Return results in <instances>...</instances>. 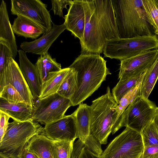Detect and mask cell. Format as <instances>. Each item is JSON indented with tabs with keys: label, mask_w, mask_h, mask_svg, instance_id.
<instances>
[{
	"label": "cell",
	"mask_w": 158,
	"mask_h": 158,
	"mask_svg": "<svg viewBox=\"0 0 158 158\" xmlns=\"http://www.w3.org/2000/svg\"><path fill=\"white\" fill-rule=\"evenodd\" d=\"M77 89L76 73L73 69L70 68L57 93L62 97L70 100L75 93Z\"/></svg>",
	"instance_id": "484cf974"
},
{
	"label": "cell",
	"mask_w": 158,
	"mask_h": 158,
	"mask_svg": "<svg viewBox=\"0 0 158 158\" xmlns=\"http://www.w3.org/2000/svg\"><path fill=\"white\" fill-rule=\"evenodd\" d=\"M141 158H158V146L144 147Z\"/></svg>",
	"instance_id": "d590c367"
},
{
	"label": "cell",
	"mask_w": 158,
	"mask_h": 158,
	"mask_svg": "<svg viewBox=\"0 0 158 158\" xmlns=\"http://www.w3.org/2000/svg\"><path fill=\"white\" fill-rule=\"evenodd\" d=\"M85 16L81 53L100 54L109 40L119 38L111 0H83Z\"/></svg>",
	"instance_id": "6da1fadb"
},
{
	"label": "cell",
	"mask_w": 158,
	"mask_h": 158,
	"mask_svg": "<svg viewBox=\"0 0 158 158\" xmlns=\"http://www.w3.org/2000/svg\"><path fill=\"white\" fill-rule=\"evenodd\" d=\"M158 79V56L152 64L145 72L141 81L140 96L147 99Z\"/></svg>",
	"instance_id": "603a6c76"
},
{
	"label": "cell",
	"mask_w": 158,
	"mask_h": 158,
	"mask_svg": "<svg viewBox=\"0 0 158 158\" xmlns=\"http://www.w3.org/2000/svg\"><path fill=\"white\" fill-rule=\"evenodd\" d=\"M85 146V143L78 138V140L73 143L70 158H78L82 149Z\"/></svg>",
	"instance_id": "8d00e7d4"
},
{
	"label": "cell",
	"mask_w": 158,
	"mask_h": 158,
	"mask_svg": "<svg viewBox=\"0 0 158 158\" xmlns=\"http://www.w3.org/2000/svg\"><path fill=\"white\" fill-rule=\"evenodd\" d=\"M42 85L55 73L61 70L60 64L48 52L40 56L35 64Z\"/></svg>",
	"instance_id": "7402d4cb"
},
{
	"label": "cell",
	"mask_w": 158,
	"mask_h": 158,
	"mask_svg": "<svg viewBox=\"0 0 158 158\" xmlns=\"http://www.w3.org/2000/svg\"><path fill=\"white\" fill-rule=\"evenodd\" d=\"M86 146L93 153L98 156H101L103 151L101 143L90 134L84 142Z\"/></svg>",
	"instance_id": "d6a6232c"
},
{
	"label": "cell",
	"mask_w": 158,
	"mask_h": 158,
	"mask_svg": "<svg viewBox=\"0 0 158 158\" xmlns=\"http://www.w3.org/2000/svg\"><path fill=\"white\" fill-rule=\"evenodd\" d=\"M43 134L52 140L73 141L77 138L75 119L72 114L45 125Z\"/></svg>",
	"instance_id": "7c38bea8"
},
{
	"label": "cell",
	"mask_w": 158,
	"mask_h": 158,
	"mask_svg": "<svg viewBox=\"0 0 158 158\" xmlns=\"http://www.w3.org/2000/svg\"><path fill=\"white\" fill-rule=\"evenodd\" d=\"M70 69V68L69 67L62 69L42 85L38 99H41L57 93Z\"/></svg>",
	"instance_id": "cb8c5ba5"
},
{
	"label": "cell",
	"mask_w": 158,
	"mask_h": 158,
	"mask_svg": "<svg viewBox=\"0 0 158 158\" xmlns=\"http://www.w3.org/2000/svg\"><path fill=\"white\" fill-rule=\"evenodd\" d=\"M71 106L69 99L57 93L38 99L33 107L32 120L45 125L63 118Z\"/></svg>",
	"instance_id": "9c48e42d"
},
{
	"label": "cell",
	"mask_w": 158,
	"mask_h": 158,
	"mask_svg": "<svg viewBox=\"0 0 158 158\" xmlns=\"http://www.w3.org/2000/svg\"><path fill=\"white\" fill-rule=\"evenodd\" d=\"M11 14L24 16L42 27L46 33L52 23L47 5L40 0H11Z\"/></svg>",
	"instance_id": "30bf717a"
},
{
	"label": "cell",
	"mask_w": 158,
	"mask_h": 158,
	"mask_svg": "<svg viewBox=\"0 0 158 158\" xmlns=\"http://www.w3.org/2000/svg\"><path fill=\"white\" fill-rule=\"evenodd\" d=\"M118 104L111 94L109 86L106 93L92 102L90 134L101 144H106L116 120L115 108Z\"/></svg>",
	"instance_id": "277c9868"
},
{
	"label": "cell",
	"mask_w": 158,
	"mask_h": 158,
	"mask_svg": "<svg viewBox=\"0 0 158 158\" xmlns=\"http://www.w3.org/2000/svg\"><path fill=\"white\" fill-rule=\"evenodd\" d=\"M157 49H158V48H157Z\"/></svg>",
	"instance_id": "b9f144b4"
},
{
	"label": "cell",
	"mask_w": 158,
	"mask_h": 158,
	"mask_svg": "<svg viewBox=\"0 0 158 158\" xmlns=\"http://www.w3.org/2000/svg\"><path fill=\"white\" fill-rule=\"evenodd\" d=\"M11 27L14 33L26 38L36 39L42 34L46 33L40 26L31 19L18 15L15 19Z\"/></svg>",
	"instance_id": "ac0fdd59"
},
{
	"label": "cell",
	"mask_w": 158,
	"mask_h": 158,
	"mask_svg": "<svg viewBox=\"0 0 158 158\" xmlns=\"http://www.w3.org/2000/svg\"><path fill=\"white\" fill-rule=\"evenodd\" d=\"M64 23L66 29L70 31L80 42L84 35L85 16L83 0H73L64 16Z\"/></svg>",
	"instance_id": "5bb4252c"
},
{
	"label": "cell",
	"mask_w": 158,
	"mask_h": 158,
	"mask_svg": "<svg viewBox=\"0 0 158 158\" xmlns=\"http://www.w3.org/2000/svg\"><path fill=\"white\" fill-rule=\"evenodd\" d=\"M145 72L133 77L119 80L112 89V96L118 105L122 98L141 81Z\"/></svg>",
	"instance_id": "d4e9b609"
},
{
	"label": "cell",
	"mask_w": 158,
	"mask_h": 158,
	"mask_svg": "<svg viewBox=\"0 0 158 158\" xmlns=\"http://www.w3.org/2000/svg\"><path fill=\"white\" fill-rule=\"evenodd\" d=\"M21 158H38L34 154L28 152L26 148L24 150Z\"/></svg>",
	"instance_id": "f35d334b"
},
{
	"label": "cell",
	"mask_w": 158,
	"mask_h": 158,
	"mask_svg": "<svg viewBox=\"0 0 158 158\" xmlns=\"http://www.w3.org/2000/svg\"><path fill=\"white\" fill-rule=\"evenodd\" d=\"M51 1L52 5L51 10L53 11L54 14L64 18L63 9L64 8L67 9V6H70L73 0H53Z\"/></svg>",
	"instance_id": "836d02e7"
},
{
	"label": "cell",
	"mask_w": 158,
	"mask_h": 158,
	"mask_svg": "<svg viewBox=\"0 0 158 158\" xmlns=\"http://www.w3.org/2000/svg\"><path fill=\"white\" fill-rule=\"evenodd\" d=\"M157 107L148 99L137 96L113 126L111 133H115L123 127L140 133L152 121Z\"/></svg>",
	"instance_id": "52a82bcc"
},
{
	"label": "cell",
	"mask_w": 158,
	"mask_h": 158,
	"mask_svg": "<svg viewBox=\"0 0 158 158\" xmlns=\"http://www.w3.org/2000/svg\"><path fill=\"white\" fill-rule=\"evenodd\" d=\"M141 82V81L124 95L120 100L119 104L115 108L116 120L114 125L134 99L138 96L140 95V89Z\"/></svg>",
	"instance_id": "4316f807"
},
{
	"label": "cell",
	"mask_w": 158,
	"mask_h": 158,
	"mask_svg": "<svg viewBox=\"0 0 158 158\" xmlns=\"http://www.w3.org/2000/svg\"><path fill=\"white\" fill-rule=\"evenodd\" d=\"M148 18L155 35L158 36V0H142Z\"/></svg>",
	"instance_id": "83f0119b"
},
{
	"label": "cell",
	"mask_w": 158,
	"mask_h": 158,
	"mask_svg": "<svg viewBox=\"0 0 158 158\" xmlns=\"http://www.w3.org/2000/svg\"><path fill=\"white\" fill-rule=\"evenodd\" d=\"M33 109L26 103L11 102L0 98V110L14 120L19 122L32 120Z\"/></svg>",
	"instance_id": "d6986e66"
},
{
	"label": "cell",
	"mask_w": 158,
	"mask_h": 158,
	"mask_svg": "<svg viewBox=\"0 0 158 158\" xmlns=\"http://www.w3.org/2000/svg\"><path fill=\"white\" fill-rule=\"evenodd\" d=\"M0 158H11L9 156L0 152Z\"/></svg>",
	"instance_id": "60d3db41"
},
{
	"label": "cell",
	"mask_w": 158,
	"mask_h": 158,
	"mask_svg": "<svg viewBox=\"0 0 158 158\" xmlns=\"http://www.w3.org/2000/svg\"><path fill=\"white\" fill-rule=\"evenodd\" d=\"M52 24L50 31L32 41L22 42L20 45V48L26 53H31L40 56L48 52L52 43L66 29L64 23L60 25L53 23Z\"/></svg>",
	"instance_id": "9a60e30c"
},
{
	"label": "cell",
	"mask_w": 158,
	"mask_h": 158,
	"mask_svg": "<svg viewBox=\"0 0 158 158\" xmlns=\"http://www.w3.org/2000/svg\"><path fill=\"white\" fill-rule=\"evenodd\" d=\"M152 121L158 131V107H157Z\"/></svg>",
	"instance_id": "ab89813d"
},
{
	"label": "cell",
	"mask_w": 158,
	"mask_h": 158,
	"mask_svg": "<svg viewBox=\"0 0 158 158\" xmlns=\"http://www.w3.org/2000/svg\"><path fill=\"white\" fill-rule=\"evenodd\" d=\"M0 43L10 48L15 59L18 51L15 38L9 21L6 3L2 1L0 6Z\"/></svg>",
	"instance_id": "e0dca14e"
},
{
	"label": "cell",
	"mask_w": 158,
	"mask_h": 158,
	"mask_svg": "<svg viewBox=\"0 0 158 158\" xmlns=\"http://www.w3.org/2000/svg\"><path fill=\"white\" fill-rule=\"evenodd\" d=\"M119 38L155 35L142 0H111Z\"/></svg>",
	"instance_id": "3957f363"
},
{
	"label": "cell",
	"mask_w": 158,
	"mask_h": 158,
	"mask_svg": "<svg viewBox=\"0 0 158 158\" xmlns=\"http://www.w3.org/2000/svg\"><path fill=\"white\" fill-rule=\"evenodd\" d=\"M6 85H11L20 94L25 103L33 108V96L19 67L12 57H8L5 73ZM5 85V86H6Z\"/></svg>",
	"instance_id": "4fadbf2b"
},
{
	"label": "cell",
	"mask_w": 158,
	"mask_h": 158,
	"mask_svg": "<svg viewBox=\"0 0 158 158\" xmlns=\"http://www.w3.org/2000/svg\"><path fill=\"white\" fill-rule=\"evenodd\" d=\"M8 57L13 58L11 51L6 45L0 43V91L6 85L5 73Z\"/></svg>",
	"instance_id": "f546056e"
},
{
	"label": "cell",
	"mask_w": 158,
	"mask_h": 158,
	"mask_svg": "<svg viewBox=\"0 0 158 158\" xmlns=\"http://www.w3.org/2000/svg\"><path fill=\"white\" fill-rule=\"evenodd\" d=\"M106 61L100 54L81 53L69 67L76 74L77 89L70 99L73 106L81 103L100 87L111 74Z\"/></svg>",
	"instance_id": "7a4b0ae2"
},
{
	"label": "cell",
	"mask_w": 158,
	"mask_h": 158,
	"mask_svg": "<svg viewBox=\"0 0 158 158\" xmlns=\"http://www.w3.org/2000/svg\"><path fill=\"white\" fill-rule=\"evenodd\" d=\"M52 141L43 133L37 134L30 140L26 149L38 158H54Z\"/></svg>",
	"instance_id": "44dd1931"
},
{
	"label": "cell",
	"mask_w": 158,
	"mask_h": 158,
	"mask_svg": "<svg viewBox=\"0 0 158 158\" xmlns=\"http://www.w3.org/2000/svg\"><path fill=\"white\" fill-rule=\"evenodd\" d=\"M158 56L156 49L120 60L118 79L124 80L143 74L152 64Z\"/></svg>",
	"instance_id": "8fae6325"
},
{
	"label": "cell",
	"mask_w": 158,
	"mask_h": 158,
	"mask_svg": "<svg viewBox=\"0 0 158 158\" xmlns=\"http://www.w3.org/2000/svg\"><path fill=\"white\" fill-rule=\"evenodd\" d=\"M43 130L38 123L33 120L9 123L0 140V152L11 158H21L30 140L34 135L43 133Z\"/></svg>",
	"instance_id": "5b68a950"
},
{
	"label": "cell",
	"mask_w": 158,
	"mask_h": 158,
	"mask_svg": "<svg viewBox=\"0 0 158 158\" xmlns=\"http://www.w3.org/2000/svg\"><path fill=\"white\" fill-rule=\"evenodd\" d=\"M78 158H102L101 156H98L92 152L85 146L82 149Z\"/></svg>",
	"instance_id": "74e56055"
},
{
	"label": "cell",
	"mask_w": 158,
	"mask_h": 158,
	"mask_svg": "<svg viewBox=\"0 0 158 158\" xmlns=\"http://www.w3.org/2000/svg\"><path fill=\"white\" fill-rule=\"evenodd\" d=\"M72 114L76 121L77 138L84 143L90 134L91 113L90 106L86 104L81 103Z\"/></svg>",
	"instance_id": "ffe728a7"
},
{
	"label": "cell",
	"mask_w": 158,
	"mask_h": 158,
	"mask_svg": "<svg viewBox=\"0 0 158 158\" xmlns=\"http://www.w3.org/2000/svg\"><path fill=\"white\" fill-rule=\"evenodd\" d=\"M144 147L158 146V131L153 121L140 132Z\"/></svg>",
	"instance_id": "4dcf8cb0"
},
{
	"label": "cell",
	"mask_w": 158,
	"mask_h": 158,
	"mask_svg": "<svg viewBox=\"0 0 158 158\" xmlns=\"http://www.w3.org/2000/svg\"><path fill=\"white\" fill-rule=\"evenodd\" d=\"M143 145L140 133L128 127L116 137L103 152L102 158H141Z\"/></svg>",
	"instance_id": "ba28073f"
},
{
	"label": "cell",
	"mask_w": 158,
	"mask_h": 158,
	"mask_svg": "<svg viewBox=\"0 0 158 158\" xmlns=\"http://www.w3.org/2000/svg\"><path fill=\"white\" fill-rule=\"evenodd\" d=\"M0 140L5 135L7 129L10 117L0 110Z\"/></svg>",
	"instance_id": "e575fe53"
},
{
	"label": "cell",
	"mask_w": 158,
	"mask_h": 158,
	"mask_svg": "<svg viewBox=\"0 0 158 158\" xmlns=\"http://www.w3.org/2000/svg\"><path fill=\"white\" fill-rule=\"evenodd\" d=\"M158 48V36L154 35L112 40L106 44L103 53L105 57L121 60Z\"/></svg>",
	"instance_id": "8992f818"
},
{
	"label": "cell",
	"mask_w": 158,
	"mask_h": 158,
	"mask_svg": "<svg viewBox=\"0 0 158 158\" xmlns=\"http://www.w3.org/2000/svg\"><path fill=\"white\" fill-rule=\"evenodd\" d=\"M74 142L53 140L52 148L54 158H70Z\"/></svg>",
	"instance_id": "f1b7e54d"
},
{
	"label": "cell",
	"mask_w": 158,
	"mask_h": 158,
	"mask_svg": "<svg viewBox=\"0 0 158 158\" xmlns=\"http://www.w3.org/2000/svg\"><path fill=\"white\" fill-rule=\"evenodd\" d=\"M0 98L11 102L26 103L19 92L10 84L5 86L0 91Z\"/></svg>",
	"instance_id": "1f68e13d"
},
{
	"label": "cell",
	"mask_w": 158,
	"mask_h": 158,
	"mask_svg": "<svg viewBox=\"0 0 158 158\" xmlns=\"http://www.w3.org/2000/svg\"><path fill=\"white\" fill-rule=\"evenodd\" d=\"M19 68L27 81L35 102L40 95L42 85L39 74L35 64L28 58L26 52L22 50H18Z\"/></svg>",
	"instance_id": "2e32d148"
}]
</instances>
